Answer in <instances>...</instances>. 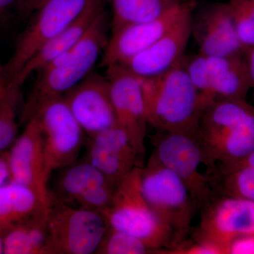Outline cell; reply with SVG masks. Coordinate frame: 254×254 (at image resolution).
I'll return each mask as SVG.
<instances>
[{
  "label": "cell",
  "mask_w": 254,
  "mask_h": 254,
  "mask_svg": "<svg viewBox=\"0 0 254 254\" xmlns=\"http://www.w3.org/2000/svg\"><path fill=\"white\" fill-rule=\"evenodd\" d=\"M139 80L148 125L160 131H198L202 115L212 102L190 81L185 57L166 72Z\"/></svg>",
  "instance_id": "obj_1"
},
{
  "label": "cell",
  "mask_w": 254,
  "mask_h": 254,
  "mask_svg": "<svg viewBox=\"0 0 254 254\" xmlns=\"http://www.w3.org/2000/svg\"><path fill=\"white\" fill-rule=\"evenodd\" d=\"M18 0H0V20H4L17 6Z\"/></svg>",
  "instance_id": "obj_34"
},
{
  "label": "cell",
  "mask_w": 254,
  "mask_h": 254,
  "mask_svg": "<svg viewBox=\"0 0 254 254\" xmlns=\"http://www.w3.org/2000/svg\"><path fill=\"white\" fill-rule=\"evenodd\" d=\"M86 161L116 189L133 169L144 166L128 135L118 125L90 136Z\"/></svg>",
  "instance_id": "obj_15"
},
{
  "label": "cell",
  "mask_w": 254,
  "mask_h": 254,
  "mask_svg": "<svg viewBox=\"0 0 254 254\" xmlns=\"http://www.w3.org/2000/svg\"><path fill=\"white\" fill-rule=\"evenodd\" d=\"M168 254H224L223 251L215 244L205 240L191 239L184 241L174 247Z\"/></svg>",
  "instance_id": "obj_29"
},
{
  "label": "cell",
  "mask_w": 254,
  "mask_h": 254,
  "mask_svg": "<svg viewBox=\"0 0 254 254\" xmlns=\"http://www.w3.org/2000/svg\"><path fill=\"white\" fill-rule=\"evenodd\" d=\"M191 37L206 56L245 54L237 38L230 4L217 3L192 15Z\"/></svg>",
  "instance_id": "obj_18"
},
{
  "label": "cell",
  "mask_w": 254,
  "mask_h": 254,
  "mask_svg": "<svg viewBox=\"0 0 254 254\" xmlns=\"http://www.w3.org/2000/svg\"><path fill=\"white\" fill-rule=\"evenodd\" d=\"M4 254V245H3L2 234L0 232V254Z\"/></svg>",
  "instance_id": "obj_38"
},
{
  "label": "cell",
  "mask_w": 254,
  "mask_h": 254,
  "mask_svg": "<svg viewBox=\"0 0 254 254\" xmlns=\"http://www.w3.org/2000/svg\"><path fill=\"white\" fill-rule=\"evenodd\" d=\"M198 131L217 166L237 163L254 150V107L247 100L212 102L202 115Z\"/></svg>",
  "instance_id": "obj_3"
},
{
  "label": "cell",
  "mask_w": 254,
  "mask_h": 254,
  "mask_svg": "<svg viewBox=\"0 0 254 254\" xmlns=\"http://www.w3.org/2000/svg\"><path fill=\"white\" fill-rule=\"evenodd\" d=\"M33 117L41 128L46 173L50 178L55 170L67 167L77 160L84 131L63 96L42 104Z\"/></svg>",
  "instance_id": "obj_9"
},
{
  "label": "cell",
  "mask_w": 254,
  "mask_h": 254,
  "mask_svg": "<svg viewBox=\"0 0 254 254\" xmlns=\"http://www.w3.org/2000/svg\"><path fill=\"white\" fill-rule=\"evenodd\" d=\"M108 227L101 213L66 204L51 194L47 220L50 254H95Z\"/></svg>",
  "instance_id": "obj_7"
},
{
  "label": "cell",
  "mask_w": 254,
  "mask_h": 254,
  "mask_svg": "<svg viewBox=\"0 0 254 254\" xmlns=\"http://www.w3.org/2000/svg\"><path fill=\"white\" fill-rule=\"evenodd\" d=\"M58 183L57 199L101 213L111 203L115 189L89 162L65 167Z\"/></svg>",
  "instance_id": "obj_17"
},
{
  "label": "cell",
  "mask_w": 254,
  "mask_h": 254,
  "mask_svg": "<svg viewBox=\"0 0 254 254\" xmlns=\"http://www.w3.org/2000/svg\"><path fill=\"white\" fill-rule=\"evenodd\" d=\"M46 0H18L16 9L22 16H30L33 14L42 4Z\"/></svg>",
  "instance_id": "obj_31"
},
{
  "label": "cell",
  "mask_w": 254,
  "mask_h": 254,
  "mask_svg": "<svg viewBox=\"0 0 254 254\" xmlns=\"http://www.w3.org/2000/svg\"><path fill=\"white\" fill-rule=\"evenodd\" d=\"M108 15L103 9L72 48L37 72L39 75L23 108V121L42 104L64 96L91 73L108 44Z\"/></svg>",
  "instance_id": "obj_2"
},
{
  "label": "cell",
  "mask_w": 254,
  "mask_h": 254,
  "mask_svg": "<svg viewBox=\"0 0 254 254\" xmlns=\"http://www.w3.org/2000/svg\"><path fill=\"white\" fill-rule=\"evenodd\" d=\"M106 78L117 125L125 130L143 160L148 122L139 78L120 65L107 67Z\"/></svg>",
  "instance_id": "obj_11"
},
{
  "label": "cell",
  "mask_w": 254,
  "mask_h": 254,
  "mask_svg": "<svg viewBox=\"0 0 254 254\" xmlns=\"http://www.w3.org/2000/svg\"><path fill=\"white\" fill-rule=\"evenodd\" d=\"M229 4L237 38L245 52L254 47V18L243 0H230Z\"/></svg>",
  "instance_id": "obj_27"
},
{
  "label": "cell",
  "mask_w": 254,
  "mask_h": 254,
  "mask_svg": "<svg viewBox=\"0 0 254 254\" xmlns=\"http://www.w3.org/2000/svg\"><path fill=\"white\" fill-rule=\"evenodd\" d=\"M93 1L46 0L34 11L31 22L18 37L11 58L4 65L7 88L32 56L74 22Z\"/></svg>",
  "instance_id": "obj_8"
},
{
  "label": "cell",
  "mask_w": 254,
  "mask_h": 254,
  "mask_svg": "<svg viewBox=\"0 0 254 254\" xmlns=\"http://www.w3.org/2000/svg\"><path fill=\"white\" fill-rule=\"evenodd\" d=\"M182 1L184 0H107L112 9L111 32L128 25L156 19Z\"/></svg>",
  "instance_id": "obj_23"
},
{
  "label": "cell",
  "mask_w": 254,
  "mask_h": 254,
  "mask_svg": "<svg viewBox=\"0 0 254 254\" xmlns=\"http://www.w3.org/2000/svg\"><path fill=\"white\" fill-rule=\"evenodd\" d=\"M243 1L254 18V0H243Z\"/></svg>",
  "instance_id": "obj_37"
},
{
  "label": "cell",
  "mask_w": 254,
  "mask_h": 254,
  "mask_svg": "<svg viewBox=\"0 0 254 254\" xmlns=\"http://www.w3.org/2000/svg\"><path fill=\"white\" fill-rule=\"evenodd\" d=\"M107 0H93L68 27L50 40L32 56L8 88L20 91L26 79L72 48L85 34L98 14L105 9Z\"/></svg>",
  "instance_id": "obj_19"
},
{
  "label": "cell",
  "mask_w": 254,
  "mask_h": 254,
  "mask_svg": "<svg viewBox=\"0 0 254 254\" xmlns=\"http://www.w3.org/2000/svg\"><path fill=\"white\" fill-rule=\"evenodd\" d=\"M153 154L185 184L198 211L217 194L218 167L209 158L199 131L157 130L152 137Z\"/></svg>",
  "instance_id": "obj_4"
},
{
  "label": "cell",
  "mask_w": 254,
  "mask_h": 254,
  "mask_svg": "<svg viewBox=\"0 0 254 254\" xmlns=\"http://www.w3.org/2000/svg\"><path fill=\"white\" fill-rule=\"evenodd\" d=\"M96 254H162L144 241L125 232L108 227Z\"/></svg>",
  "instance_id": "obj_25"
},
{
  "label": "cell",
  "mask_w": 254,
  "mask_h": 254,
  "mask_svg": "<svg viewBox=\"0 0 254 254\" xmlns=\"http://www.w3.org/2000/svg\"><path fill=\"white\" fill-rule=\"evenodd\" d=\"M63 98L89 137L117 125L106 77L91 72Z\"/></svg>",
  "instance_id": "obj_13"
},
{
  "label": "cell",
  "mask_w": 254,
  "mask_h": 254,
  "mask_svg": "<svg viewBox=\"0 0 254 254\" xmlns=\"http://www.w3.org/2000/svg\"><path fill=\"white\" fill-rule=\"evenodd\" d=\"M206 60L213 101L247 100L251 83L245 54L206 56Z\"/></svg>",
  "instance_id": "obj_20"
},
{
  "label": "cell",
  "mask_w": 254,
  "mask_h": 254,
  "mask_svg": "<svg viewBox=\"0 0 254 254\" xmlns=\"http://www.w3.org/2000/svg\"><path fill=\"white\" fill-rule=\"evenodd\" d=\"M193 8L187 11L158 41L120 66L139 78H151L166 72L185 56L191 37Z\"/></svg>",
  "instance_id": "obj_16"
},
{
  "label": "cell",
  "mask_w": 254,
  "mask_h": 254,
  "mask_svg": "<svg viewBox=\"0 0 254 254\" xmlns=\"http://www.w3.org/2000/svg\"><path fill=\"white\" fill-rule=\"evenodd\" d=\"M230 165H241V166L248 167L254 169V150L252 153H250L248 155L242 159L240 161L237 162V163L230 164ZM220 166V165H219Z\"/></svg>",
  "instance_id": "obj_35"
},
{
  "label": "cell",
  "mask_w": 254,
  "mask_h": 254,
  "mask_svg": "<svg viewBox=\"0 0 254 254\" xmlns=\"http://www.w3.org/2000/svg\"><path fill=\"white\" fill-rule=\"evenodd\" d=\"M254 254V236L237 239L229 247L227 254Z\"/></svg>",
  "instance_id": "obj_30"
},
{
  "label": "cell",
  "mask_w": 254,
  "mask_h": 254,
  "mask_svg": "<svg viewBox=\"0 0 254 254\" xmlns=\"http://www.w3.org/2000/svg\"><path fill=\"white\" fill-rule=\"evenodd\" d=\"M245 59L250 80L251 91H253L254 95V47L246 50Z\"/></svg>",
  "instance_id": "obj_32"
},
{
  "label": "cell",
  "mask_w": 254,
  "mask_h": 254,
  "mask_svg": "<svg viewBox=\"0 0 254 254\" xmlns=\"http://www.w3.org/2000/svg\"><path fill=\"white\" fill-rule=\"evenodd\" d=\"M20 91L7 88L0 96V153L6 151L17 138V106Z\"/></svg>",
  "instance_id": "obj_26"
},
{
  "label": "cell",
  "mask_w": 254,
  "mask_h": 254,
  "mask_svg": "<svg viewBox=\"0 0 254 254\" xmlns=\"http://www.w3.org/2000/svg\"><path fill=\"white\" fill-rule=\"evenodd\" d=\"M10 173L7 160V150L0 153V187L9 179Z\"/></svg>",
  "instance_id": "obj_33"
},
{
  "label": "cell",
  "mask_w": 254,
  "mask_h": 254,
  "mask_svg": "<svg viewBox=\"0 0 254 254\" xmlns=\"http://www.w3.org/2000/svg\"><path fill=\"white\" fill-rule=\"evenodd\" d=\"M9 180L34 190L42 198L51 199L48 190L43 137L36 119L26 122L22 133L7 150Z\"/></svg>",
  "instance_id": "obj_14"
},
{
  "label": "cell",
  "mask_w": 254,
  "mask_h": 254,
  "mask_svg": "<svg viewBox=\"0 0 254 254\" xmlns=\"http://www.w3.org/2000/svg\"><path fill=\"white\" fill-rule=\"evenodd\" d=\"M101 214L108 227L138 237L162 254H168L176 245L173 234L142 193L139 167L133 169L115 189L111 203Z\"/></svg>",
  "instance_id": "obj_5"
},
{
  "label": "cell",
  "mask_w": 254,
  "mask_h": 254,
  "mask_svg": "<svg viewBox=\"0 0 254 254\" xmlns=\"http://www.w3.org/2000/svg\"><path fill=\"white\" fill-rule=\"evenodd\" d=\"M193 238L211 242L227 254L232 242L254 236V200L215 194L201 208Z\"/></svg>",
  "instance_id": "obj_10"
},
{
  "label": "cell",
  "mask_w": 254,
  "mask_h": 254,
  "mask_svg": "<svg viewBox=\"0 0 254 254\" xmlns=\"http://www.w3.org/2000/svg\"><path fill=\"white\" fill-rule=\"evenodd\" d=\"M194 6L193 1L184 0L156 19L128 25L111 32L103 51L102 66L107 68L123 64L158 41L182 15Z\"/></svg>",
  "instance_id": "obj_12"
},
{
  "label": "cell",
  "mask_w": 254,
  "mask_h": 254,
  "mask_svg": "<svg viewBox=\"0 0 254 254\" xmlns=\"http://www.w3.org/2000/svg\"><path fill=\"white\" fill-rule=\"evenodd\" d=\"M217 192L254 200V169L241 165L218 166Z\"/></svg>",
  "instance_id": "obj_24"
},
{
  "label": "cell",
  "mask_w": 254,
  "mask_h": 254,
  "mask_svg": "<svg viewBox=\"0 0 254 254\" xmlns=\"http://www.w3.org/2000/svg\"><path fill=\"white\" fill-rule=\"evenodd\" d=\"M141 187L150 208L173 234L175 247L187 240L198 209L181 179L152 153L141 168Z\"/></svg>",
  "instance_id": "obj_6"
},
{
  "label": "cell",
  "mask_w": 254,
  "mask_h": 254,
  "mask_svg": "<svg viewBox=\"0 0 254 254\" xmlns=\"http://www.w3.org/2000/svg\"><path fill=\"white\" fill-rule=\"evenodd\" d=\"M185 65L190 81L196 89L210 101L213 102L210 93V78L206 56L200 53L190 57L185 55Z\"/></svg>",
  "instance_id": "obj_28"
},
{
  "label": "cell",
  "mask_w": 254,
  "mask_h": 254,
  "mask_svg": "<svg viewBox=\"0 0 254 254\" xmlns=\"http://www.w3.org/2000/svg\"><path fill=\"white\" fill-rule=\"evenodd\" d=\"M50 205L2 232L4 254H50L47 231Z\"/></svg>",
  "instance_id": "obj_21"
},
{
  "label": "cell",
  "mask_w": 254,
  "mask_h": 254,
  "mask_svg": "<svg viewBox=\"0 0 254 254\" xmlns=\"http://www.w3.org/2000/svg\"><path fill=\"white\" fill-rule=\"evenodd\" d=\"M7 91L6 80H5L4 73V65H2L0 57V96H2Z\"/></svg>",
  "instance_id": "obj_36"
},
{
  "label": "cell",
  "mask_w": 254,
  "mask_h": 254,
  "mask_svg": "<svg viewBox=\"0 0 254 254\" xmlns=\"http://www.w3.org/2000/svg\"><path fill=\"white\" fill-rule=\"evenodd\" d=\"M34 190L9 180L0 187V232L49 207Z\"/></svg>",
  "instance_id": "obj_22"
}]
</instances>
